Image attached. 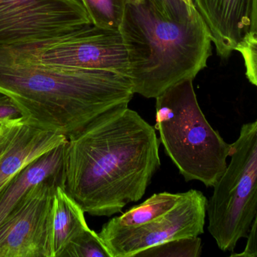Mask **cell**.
I'll return each mask as SVG.
<instances>
[{
	"label": "cell",
	"instance_id": "1",
	"mask_svg": "<svg viewBox=\"0 0 257 257\" xmlns=\"http://www.w3.org/2000/svg\"><path fill=\"white\" fill-rule=\"evenodd\" d=\"M160 167L155 129L123 106L68 137L65 190L84 212L110 217L140 200Z\"/></svg>",
	"mask_w": 257,
	"mask_h": 257
},
{
	"label": "cell",
	"instance_id": "2",
	"mask_svg": "<svg viewBox=\"0 0 257 257\" xmlns=\"http://www.w3.org/2000/svg\"><path fill=\"white\" fill-rule=\"evenodd\" d=\"M0 95L13 100L29 125L68 137L125 105L128 87L117 72L43 64L0 45Z\"/></svg>",
	"mask_w": 257,
	"mask_h": 257
},
{
	"label": "cell",
	"instance_id": "3",
	"mask_svg": "<svg viewBox=\"0 0 257 257\" xmlns=\"http://www.w3.org/2000/svg\"><path fill=\"white\" fill-rule=\"evenodd\" d=\"M135 94L156 98L206 67L212 39L193 3L128 0L118 28Z\"/></svg>",
	"mask_w": 257,
	"mask_h": 257
},
{
	"label": "cell",
	"instance_id": "4",
	"mask_svg": "<svg viewBox=\"0 0 257 257\" xmlns=\"http://www.w3.org/2000/svg\"><path fill=\"white\" fill-rule=\"evenodd\" d=\"M193 81L178 83L156 98L155 128L185 181L213 187L227 167L232 147L207 121Z\"/></svg>",
	"mask_w": 257,
	"mask_h": 257
},
{
	"label": "cell",
	"instance_id": "5",
	"mask_svg": "<svg viewBox=\"0 0 257 257\" xmlns=\"http://www.w3.org/2000/svg\"><path fill=\"white\" fill-rule=\"evenodd\" d=\"M230 161L213 187L208 229L223 251L247 238L257 211V119L244 124L231 144Z\"/></svg>",
	"mask_w": 257,
	"mask_h": 257
},
{
	"label": "cell",
	"instance_id": "6",
	"mask_svg": "<svg viewBox=\"0 0 257 257\" xmlns=\"http://www.w3.org/2000/svg\"><path fill=\"white\" fill-rule=\"evenodd\" d=\"M12 46L43 64L113 71L128 77L127 52L119 30L90 24L58 39Z\"/></svg>",
	"mask_w": 257,
	"mask_h": 257
},
{
	"label": "cell",
	"instance_id": "7",
	"mask_svg": "<svg viewBox=\"0 0 257 257\" xmlns=\"http://www.w3.org/2000/svg\"><path fill=\"white\" fill-rule=\"evenodd\" d=\"M90 24L79 0H0V45L58 39Z\"/></svg>",
	"mask_w": 257,
	"mask_h": 257
},
{
	"label": "cell",
	"instance_id": "8",
	"mask_svg": "<svg viewBox=\"0 0 257 257\" xmlns=\"http://www.w3.org/2000/svg\"><path fill=\"white\" fill-rule=\"evenodd\" d=\"M207 206L203 193L190 190L172 209L147 224L98 234L111 257H136L167 241L203 234Z\"/></svg>",
	"mask_w": 257,
	"mask_h": 257
},
{
	"label": "cell",
	"instance_id": "9",
	"mask_svg": "<svg viewBox=\"0 0 257 257\" xmlns=\"http://www.w3.org/2000/svg\"><path fill=\"white\" fill-rule=\"evenodd\" d=\"M57 187L62 186L47 181L33 187L0 224V257H48L50 211Z\"/></svg>",
	"mask_w": 257,
	"mask_h": 257
},
{
	"label": "cell",
	"instance_id": "10",
	"mask_svg": "<svg viewBox=\"0 0 257 257\" xmlns=\"http://www.w3.org/2000/svg\"><path fill=\"white\" fill-rule=\"evenodd\" d=\"M67 140L63 134L29 125L23 117L5 121L0 128V196L32 161Z\"/></svg>",
	"mask_w": 257,
	"mask_h": 257
},
{
	"label": "cell",
	"instance_id": "11",
	"mask_svg": "<svg viewBox=\"0 0 257 257\" xmlns=\"http://www.w3.org/2000/svg\"><path fill=\"white\" fill-rule=\"evenodd\" d=\"M208 27L217 54L227 58L251 35L253 0H191Z\"/></svg>",
	"mask_w": 257,
	"mask_h": 257
},
{
	"label": "cell",
	"instance_id": "12",
	"mask_svg": "<svg viewBox=\"0 0 257 257\" xmlns=\"http://www.w3.org/2000/svg\"><path fill=\"white\" fill-rule=\"evenodd\" d=\"M67 142L56 146L32 161L2 193L0 224L33 187L47 181H55L65 188Z\"/></svg>",
	"mask_w": 257,
	"mask_h": 257
},
{
	"label": "cell",
	"instance_id": "13",
	"mask_svg": "<svg viewBox=\"0 0 257 257\" xmlns=\"http://www.w3.org/2000/svg\"><path fill=\"white\" fill-rule=\"evenodd\" d=\"M84 213L64 187H57L50 211L48 257H60L74 238L89 229Z\"/></svg>",
	"mask_w": 257,
	"mask_h": 257
},
{
	"label": "cell",
	"instance_id": "14",
	"mask_svg": "<svg viewBox=\"0 0 257 257\" xmlns=\"http://www.w3.org/2000/svg\"><path fill=\"white\" fill-rule=\"evenodd\" d=\"M184 196V193H156L143 203L128 210L123 215L111 219L103 225L102 231H112L126 228L138 227L147 224L174 208Z\"/></svg>",
	"mask_w": 257,
	"mask_h": 257
},
{
	"label": "cell",
	"instance_id": "15",
	"mask_svg": "<svg viewBox=\"0 0 257 257\" xmlns=\"http://www.w3.org/2000/svg\"><path fill=\"white\" fill-rule=\"evenodd\" d=\"M128 0H83L92 24L118 30Z\"/></svg>",
	"mask_w": 257,
	"mask_h": 257
},
{
	"label": "cell",
	"instance_id": "16",
	"mask_svg": "<svg viewBox=\"0 0 257 257\" xmlns=\"http://www.w3.org/2000/svg\"><path fill=\"white\" fill-rule=\"evenodd\" d=\"M202 250V240L199 236L187 237L154 246L136 257H199Z\"/></svg>",
	"mask_w": 257,
	"mask_h": 257
},
{
	"label": "cell",
	"instance_id": "17",
	"mask_svg": "<svg viewBox=\"0 0 257 257\" xmlns=\"http://www.w3.org/2000/svg\"><path fill=\"white\" fill-rule=\"evenodd\" d=\"M60 257H111L99 234L89 229L74 238Z\"/></svg>",
	"mask_w": 257,
	"mask_h": 257
},
{
	"label": "cell",
	"instance_id": "18",
	"mask_svg": "<svg viewBox=\"0 0 257 257\" xmlns=\"http://www.w3.org/2000/svg\"><path fill=\"white\" fill-rule=\"evenodd\" d=\"M242 56L246 69V76L251 84L257 87V38L250 35L237 48Z\"/></svg>",
	"mask_w": 257,
	"mask_h": 257
},
{
	"label": "cell",
	"instance_id": "19",
	"mask_svg": "<svg viewBox=\"0 0 257 257\" xmlns=\"http://www.w3.org/2000/svg\"><path fill=\"white\" fill-rule=\"evenodd\" d=\"M23 117L21 110L9 97L0 96V122Z\"/></svg>",
	"mask_w": 257,
	"mask_h": 257
},
{
	"label": "cell",
	"instance_id": "20",
	"mask_svg": "<svg viewBox=\"0 0 257 257\" xmlns=\"http://www.w3.org/2000/svg\"><path fill=\"white\" fill-rule=\"evenodd\" d=\"M245 247L241 253H232L231 256L257 257V211L247 236Z\"/></svg>",
	"mask_w": 257,
	"mask_h": 257
},
{
	"label": "cell",
	"instance_id": "21",
	"mask_svg": "<svg viewBox=\"0 0 257 257\" xmlns=\"http://www.w3.org/2000/svg\"><path fill=\"white\" fill-rule=\"evenodd\" d=\"M251 35L257 36V0H253V18H252Z\"/></svg>",
	"mask_w": 257,
	"mask_h": 257
},
{
	"label": "cell",
	"instance_id": "22",
	"mask_svg": "<svg viewBox=\"0 0 257 257\" xmlns=\"http://www.w3.org/2000/svg\"><path fill=\"white\" fill-rule=\"evenodd\" d=\"M184 1L187 2V3H192L191 0H184Z\"/></svg>",
	"mask_w": 257,
	"mask_h": 257
},
{
	"label": "cell",
	"instance_id": "23",
	"mask_svg": "<svg viewBox=\"0 0 257 257\" xmlns=\"http://www.w3.org/2000/svg\"><path fill=\"white\" fill-rule=\"evenodd\" d=\"M5 121H3V122H0V128H1L2 125H3V122H4Z\"/></svg>",
	"mask_w": 257,
	"mask_h": 257
},
{
	"label": "cell",
	"instance_id": "24",
	"mask_svg": "<svg viewBox=\"0 0 257 257\" xmlns=\"http://www.w3.org/2000/svg\"><path fill=\"white\" fill-rule=\"evenodd\" d=\"M79 1H81V3H83V0H79ZM83 5H84V4H83Z\"/></svg>",
	"mask_w": 257,
	"mask_h": 257
},
{
	"label": "cell",
	"instance_id": "25",
	"mask_svg": "<svg viewBox=\"0 0 257 257\" xmlns=\"http://www.w3.org/2000/svg\"><path fill=\"white\" fill-rule=\"evenodd\" d=\"M255 37H256V38H257V36H255Z\"/></svg>",
	"mask_w": 257,
	"mask_h": 257
}]
</instances>
